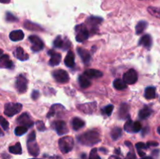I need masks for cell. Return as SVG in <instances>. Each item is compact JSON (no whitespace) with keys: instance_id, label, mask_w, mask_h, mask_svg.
Wrapping results in <instances>:
<instances>
[{"instance_id":"1","label":"cell","mask_w":160,"mask_h":159,"mask_svg":"<svg viewBox=\"0 0 160 159\" xmlns=\"http://www.w3.org/2000/svg\"><path fill=\"white\" fill-rule=\"evenodd\" d=\"M78 140L81 144L85 146H93L101 141V137L98 132L95 130L88 131L78 137Z\"/></svg>"},{"instance_id":"2","label":"cell","mask_w":160,"mask_h":159,"mask_svg":"<svg viewBox=\"0 0 160 159\" xmlns=\"http://www.w3.org/2000/svg\"><path fill=\"white\" fill-rule=\"evenodd\" d=\"M59 150L62 151L63 154L70 152L72 151L74 145V141H73V137L66 136V137H61L59 140Z\"/></svg>"},{"instance_id":"3","label":"cell","mask_w":160,"mask_h":159,"mask_svg":"<svg viewBox=\"0 0 160 159\" xmlns=\"http://www.w3.org/2000/svg\"><path fill=\"white\" fill-rule=\"evenodd\" d=\"M22 104L20 103H7L5 104L4 114L6 116L12 117L21 111Z\"/></svg>"},{"instance_id":"4","label":"cell","mask_w":160,"mask_h":159,"mask_svg":"<svg viewBox=\"0 0 160 159\" xmlns=\"http://www.w3.org/2000/svg\"><path fill=\"white\" fill-rule=\"evenodd\" d=\"M75 31H76V40L78 42H83L88 38L89 32L84 24L77 26Z\"/></svg>"},{"instance_id":"5","label":"cell","mask_w":160,"mask_h":159,"mask_svg":"<svg viewBox=\"0 0 160 159\" xmlns=\"http://www.w3.org/2000/svg\"><path fill=\"white\" fill-rule=\"evenodd\" d=\"M52 76L56 82L60 84H65L67 83L70 80L68 73L63 70H57L52 72Z\"/></svg>"},{"instance_id":"6","label":"cell","mask_w":160,"mask_h":159,"mask_svg":"<svg viewBox=\"0 0 160 159\" xmlns=\"http://www.w3.org/2000/svg\"><path fill=\"white\" fill-rule=\"evenodd\" d=\"M28 81L23 75H19L16 80V88L20 94L25 93L28 89Z\"/></svg>"},{"instance_id":"7","label":"cell","mask_w":160,"mask_h":159,"mask_svg":"<svg viewBox=\"0 0 160 159\" xmlns=\"http://www.w3.org/2000/svg\"><path fill=\"white\" fill-rule=\"evenodd\" d=\"M29 41L31 44V50L34 51H39L43 49L44 43L40 37L36 35H31L29 37Z\"/></svg>"},{"instance_id":"8","label":"cell","mask_w":160,"mask_h":159,"mask_svg":"<svg viewBox=\"0 0 160 159\" xmlns=\"http://www.w3.org/2000/svg\"><path fill=\"white\" fill-rule=\"evenodd\" d=\"M123 80L127 84H134L138 81V73L134 70H128L123 74Z\"/></svg>"},{"instance_id":"9","label":"cell","mask_w":160,"mask_h":159,"mask_svg":"<svg viewBox=\"0 0 160 159\" xmlns=\"http://www.w3.org/2000/svg\"><path fill=\"white\" fill-rule=\"evenodd\" d=\"M52 126L59 136H62L68 132V128H67V124L62 120H57V121L54 122Z\"/></svg>"},{"instance_id":"10","label":"cell","mask_w":160,"mask_h":159,"mask_svg":"<svg viewBox=\"0 0 160 159\" xmlns=\"http://www.w3.org/2000/svg\"><path fill=\"white\" fill-rule=\"evenodd\" d=\"M17 121L19 124H20V126H23L27 128L31 127L34 125V122L32 121L31 116L28 113H23L20 115Z\"/></svg>"},{"instance_id":"11","label":"cell","mask_w":160,"mask_h":159,"mask_svg":"<svg viewBox=\"0 0 160 159\" xmlns=\"http://www.w3.org/2000/svg\"><path fill=\"white\" fill-rule=\"evenodd\" d=\"M28 152L31 155L34 157H37L39 154L40 150L38 143H36L35 140H28Z\"/></svg>"},{"instance_id":"12","label":"cell","mask_w":160,"mask_h":159,"mask_svg":"<svg viewBox=\"0 0 160 159\" xmlns=\"http://www.w3.org/2000/svg\"><path fill=\"white\" fill-rule=\"evenodd\" d=\"M48 54L50 55L49 59V65L52 66H55V65H58L61 62V54L56 52V51L50 50L48 51Z\"/></svg>"},{"instance_id":"13","label":"cell","mask_w":160,"mask_h":159,"mask_svg":"<svg viewBox=\"0 0 160 159\" xmlns=\"http://www.w3.org/2000/svg\"><path fill=\"white\" fill-rule=\"evenodd\" d=\"M14 65L13 62L9 59L8 55H2L0 57V68L12 69Z\"/></svg>"},{"instance_id":"14","label":"cell","mask_w":160,"mask_h":159,"mask_svg":"<svg viewBox=\"0 0 160 159\" xmlns=\"http://www.w3.org/2000/svg\"><path fill=\"white\" fill-rule=\"evenodd\" d=\"M14 56L20 61H26L29 59V55L25 52L21 47H17L14 51Z\"/></svg>"},{"instance_id":"15","label":"cell","mask_w":160,"mask_h":159,"mask_svg":"<svg viewBox=\"0 0 160 159\" xmlns=\"http://www.w3.org/2000/svg\"><path fill=\"white\" fill-rule=\"evenodd\" d=\"M119 117L120 119H126L129 118V106L127 104H122L119 110Z\"/></svg>"},{"instance_id":"16","label":"cell","mask_w":160,"mask_h":159,"mask_svg":"<svg viewBox=\"0 0 160 159\" xmlns=\"http://www.w3.org/2000/svg\"><path fill=\"white\" fill-rule=\"evenodd\" d=\"M102 18L98 17H90L88 19V23L92 26V30L93 31H96L97 26H98V24L102 22Z\"/></svg>"},{"instance_id":"17","label":"cell","mask_w":160,"mask_h":159,"mask_svg":"<svg viewBox=\"0 0 160 159\" xmlns=\"http://www.w3.org/2000/svg\"><path fill=\"white\" fill-rule=\"evenodd\" d=\"M24 37V34L21 30H17L13 31L9 34V38L12 41H18L23 40Z\"/></svg>"},{"instance_id":"18","label":"cell","mask_w":160,"mask_h":159,"mask_svg":"<svg viewBox=\"0 0 160 159\" xmlns=\"http://www.w3.org/2000/svg\"><path fill=\"white\" fill-rule=\"evenodd\" d=\"M138 44L139 45H142V46L145 47V48H149L152 46V39L151 36L149 34H145V35L142 36L141 37Z\"/></svg>"},{"instance_id":"19","label":"cell","mask_w":160,"mask_h":159,"mask_svg":"<svg viewBox=\"0 0 160 159\" xmlns=\"http://www.w3.org/2000/svg\"><path fill=\"white\" fill-rule=\"evenodd\" d=\"M64 110H65V108L62 105H61V104H54V105H52L51 107L50 112L47 115V117L50 118V117L53 116V115H56L57 114V112H59V113L62 114V112H64Z\"/></svg>"},{"instance_id":"20","label":"cell","mask_w":160,"mask_h":159,"mask_svg":"<svg viewBox=\"0 0 160 159\" xmlns=\"http://www.w3.org/2000/svg\"><path fill=\"white\" fill-rule=\"evenodd\" d=\"M96 103H88V104H84L82 105L78 106L80 109L83 112L87 114H91L94 112V110L96 108Z\"/></svg>"},{"instance_id":"21","label":"cell","mask_w":160,"mask_h":159,"mask_svg":"<svg viewBox=\"0 0 160 159\" xmlns=\"http://www.w3.org/2000/svg\"><path fill=\"white\" fill-rule=\"evenodd\" d=\"M84 75L85 76H87L88 78H99L102 76L103 73L101 71H99V70L90 69V70H88L86 71H84Z\"/></svg>"},{"instance_id":"22","label":"cell","mask_w":160,"mask_h":159,"mask_svg":"<svg viewBox=\"0 0 160 159\" xmlns=\"http://www.w3.org/2000/svg\"><path fill=\"white\" fill-rule=\"evenodd\" d=\"M54 46L56 48H63V49H67L70 46V42L65 41L62 39L61 36H57L54 40Z\"/></svg>"},{"instance_id":"23","label":"cell","mask_w":160,"mask_h":159,"mask_svg":"<svg viewBox=\"0 0 160 159\" xmlns=\"http://www.w3.org/2000/svg\"><path fill=\"white\" fill-rule=\"evenodd\" d=\"M78 52L79 54L80 57L81 58L84 62H88L91 59V54L88 50L84 49L83 48H78Z\"/></svg>"},{"instance_id":"24","label":"cell","mask_w":160,"mask_h":159,"mask_svg":"<svg viewBox=\"0 0 160 159\" xmlns=\"http://www.w3.org/2000/svg\"><path fill=\"white\" fill-rule=\"evenodd\" d=\"M74 54H73V51H68L67 53V56L65 58V60H64V62H65V65H67V67H73V65H75V62H74Z\"/></svg>"},{"instance_id":"25","label":"cell","mask_w":160,"mask_h":159,"mask_svg":"<svg viewBox=\"0 0 160 159\" xmlns=\"http://www.w3.org/2000/svg\"><path fill=\"white\" fill-rule=\"evenodd\" d=\"M84 126H85V122L81 119V118L75 117L72 120V126H73V129H75V130H78V129L84 127Z\"/></svg>"},{"instance_id":"26","label":"cell","mask_w":160,"mask_h":159,"mask_svg":"<svg viewBox=\"0 0 160 159\" xmlns=\"http://www.w3.org/2000/svg\"><path fill=\"white\" fill-rule=\"evenodd\" d=\"M78 81H79L80 86H81V88H88L91 86L92 83L89 80L87 76H85L84 75H81L78 77Z\"/></svg>"},{"instance_id":"27","label":"cell","mask_w":160,"mask_h":159,"mask_svg":"<svg viewBox=\"0 0 160 159\" xmlns=\"http://www.w3.org/2000/svg\"><path fill=\"white\" fill-rule=\"evenodd\" d=\"M152 112V109L150 108L149 107L145 106V107L142 109H141V111L139 112V117H140V118H142V119H145V118H148V117L151 115Z\"/></svg>"},{"instance_id":"28","label":"cell","mask_w":160,"mask_h":159,"mask_svg":"<svg viewBox=\"0 0 160 159\" xmlns=\"http://www.w3.org/2000/svg\"><path fill=\"white\" fill-rule=\"evenodd\" d=\"M145 97L146 99L151 100L156 97V88L154 87H148L145 90Z\"/></svg>"},{"instance_id":"29","label":"cell","mask_w":160,"mask_h":159,"mask_svg":"<svg viewBox=\"0 0 160 159\" xmlns=\"http://www.w3.org/2000/svg\"><path fill=\"white\" fill-rule=\"evenodd\" d=\"M147 26H148V23L146 21H145V20H141V21H139L138 23V24L136 25V34H141L146 29Z\"/></svg>"},{"instance_id":"30","label":"cell","mask_w":160,"mask_h":159,"mask_svg":"<svg viewBox=\"0 0 160 159\" xmlns=\"http://www.w3.org/2000/svg\"><path fill=\"white\" fill-rule=\"evenodd\" d=\"M113 86L117 90H123V89L127 88V84L123 81V80L121 79H116L115 80L113 81Z\"/></svg>"},{"instance_id":"31","label":"cell","mask_w":160,"mask_h":159,"mask_svg":"<svg viewBox=\"0 0 160 159\" xmlns=\"http://www.w3.org/2000/svg\"><path fill=\"white\" fill-rule=\"evenodd\" d=\"M24 27L26 28V29L30 30V31H42V30L39 25L32 23V22L28 21V20L25 21Z\"/></svg>"},{"instance_id":"32","label":"cell","mask_w":160,"mask_h":159,"mask_svg":"<svg viewBox=\"0 0 160 159\" xmlns=\"http://www.w3.org/2000/svg\"><path fill=\"white\" fill-rule=\"evenodd\" d=\"M9 152L14 154H22V147L20 143H17L13 146H11L9 147Z\"/></svg>"},{"instance_id":"33","label":"cell","mask_w":160,"mask_h":159,"mask_svg":"<svg viewBox=\"0 0 160 159\" xmlns=\"http://www.w3.org/2000/svg\"><path fill=\"white\" fill-rule=\"evenodd\" d=\"M122 135V129L120 127H114L111 131V137L112 140H117L121 137Z\"/></svg>"},{"instance_id":"34","label":"cell","mask_w":160,"mask_h":159,"mask_svg":"<svg viewBox=\"0 0 160 159\" xmlns=\"http://www.w3.org/2000/svg\"><path fill=\"white\" fill-rule=\"evenodd\" d=\"M148 12H149L151 15L154 16V17L160 19V8L149 6V7L148 8Z\"/></svg>"},{"instance_id":"35","label":"cell","mask_w":160,"mask_h":159,"mask_svg":"<svg viewBox=\"0 0 160 159\" xmlns=\"http://www.w3.org/2000/svg\"><path fill=\"white\" fill-rule=\"evenodd\" d=\"M124 130L128 132H134V122L128 119L124 125Z\"/></svg>"},{"instance_id":"36","label":"cell","mask_w":160,"mask_h":159,"mask_svg":"<svg viewBox=\"0 0 160 159\" xmlns=\"http://www.w3.org/2000/svg\"><path fill=\"white\" fill-rule=\"evenodd\" d=\"M27 131H28V128L23 126H19L17 127H16L14 132H15V134L17 136H22L24 133H26Z\"/></svg>"},{"instance_id":"37","label":"cell","mask_w":160,"mask_h":159,"mask_svg":"<svg viewBox=\"0 0 160 159\" xmlns=\"http://www.w3.org/2000/svg\"><path fill=\"white\" fill-rule=\"evenodd\" d=\"M114 108V106L112 104H109V105L106 106L105 108H102V113L104 115H106L107 116L110 115L112 113V111H113Z\"/></svg>"},{"instance_id":"38","label":"cell","mask_w":160,"mask_h":159,"mask_svg":"<svg viewBox=\"0 0 160 159\" xmlns=\"http://www.w3.org/2000/svg\"><path fill=\"white\" fill-rule=\"evenodd\" d=\"M0 126L2 127V129L4 130H7L9 129V123H8L7 120L5 118H3L2 116H0Z\"/></svg>"},{"instance_id":"39","label":"cell","mask_w":160,"mask_h":159,"mask_svg":"<svg viewBox=\"0 0 160 159\" xmlns=\"http://www.w3.org/2000/svg\"><path fill=\"white\" fill-rule=\"evenodd\" d=\"M6 20L8 22H15L17 21V18L11 12H7L6 14Z\"/></svg>"},{"instance_id":"40","label":"cell","mask_w":160,"mask_h":159,"mask_svg":"<svg viewBox=\"0 0 160 159\" xmlns=\"http://www.w3.org/2000/svg\"><path fill=\"white\" fill-rule=\"evenodd\" d=\"M89 159H101L100 158L99 156H98V153H97L96 148H93V149L91 151L90 156H89Z\"/></svg>"},{"instance_id":"41","label":"cell","mask_w":160,"mask_h":159,"mask_svg":"<svg viewBox=\"0 0 160 159\" xmlns=\"http://www.w3.org/2000/svg\"><path fill=\"white\" fill-rule=\"evenodd\" d=\"M36 126H37V129L39 131H45V126L43 122L42 121H37L36 122Z\"/></svg>"},{"instance_id":"42","label":"cell","mask_w":160,"mask_h":159,"mask_svg":"<svg viewBox=\"0 0 160 159\" xmlns=\"http://www.w3.org/2000/svg\"><path fill=\"white\" fill-rule=\"evenodd\" d=\"M142 129V125L138 121L134 122V132H138Z\"/></svg>"},{"instance_id":"43","label":"cell","mask_w":160,"mask_h":159,"mask_svg":"<svg viewBox=\"0 0 160 159\" xmlns=\"http://www.w3.org/2000/svg\"><path fill=\"white\" fill-rule=\"evenodd\" d=\"M136 148L138 150H143V149H146L147 146L144 143H136Z\"/></svg>"},{"instance_id":"44","label":"cell","mask_w":160,"mask_h":159,"mask_svg":"<svg viewBox=\"0 0 160 159\" xmlns=\"http://www.w3.org/2000/svg\"><path fill=\"white\" fill-rule=\"evenodd\" d=\"M39 97V92L38 90H33L32 94H31V98L33 100H37Z\"/></svg>"},{"instance_id":"45","label":"cell","mask_w":160,"mask_h":159,"mask_svg":"<svg viewBox=\"0 0 160 159\" xmlns=\"http://www.w3.org/2000/svg\"><path fill=\"white\" fill-rule=\"evenodd\" d=\"M159 143H156V142H148L147 143V146H158Z\"/></svg>"},{"instance_id":"46","label":"cell","mask_w":160,"mask_h":159,"mask_svg":"<svg viewBox=\"0 0 160 159\" xmlns=\"http://www.w3.org/2000/svg\"><path fill=\"white\" fill-rule=\"evenodd\" d=\"M138 154L141 156V157H144V156L145 155V153L143 152V151H142V150H138Z\"/></svg>"},{"instance_id":"47","label":"cell","mask_w":160,"mask_h":159,"mask_svg":"<svg viewBox=\"0 0 160 159\" xmlns=\"http://www.w3.org/2000/svg\"><path fill=\"white\" fill-rule=\"evenodd\" d=\"M9 2H10V0H0L1 3H9Z\"/></svg>"},{"instance_id":"48","label":"cell","mask_w":160,"mask_h":159,"mask_svg":"<svg viewBox=\"0 0 160 159\" xmlns=\"http://www.w3.org/2000/svg\"><path fill=\"white\" fill-rule=\"evenodd\" d=\"M120 149H117V150H115V153L116 154H120Z\"/></svg>"},{"instance_id":"49","label":"cell","mask_w":160,"mask_h":159,"mask_svg":"<svg viewBox=\"0 0 160 159\" xmlns=\"http://www.w3.org/2000/svg\"><path fill=\"white\" fill-rule=\"evenodd\" d=\"M2 136H4V132L2 131V129H0V137H2Z\"/></svg>"},{"instance_id":"50","label":"cell","mask_w":160,"mask_h":159,"mask_svg":"<svg viewBox=\"0 0 160 159\" xmlns=\"http://www.w3.org/2000/svg\"><path fill=\"white\" fill-rule=\"evenodd\" d=\"M141 159H152V158L150 157H142V158Z\"/></svg>"},{"instance_id":"51","label":"cell","mask_w":160,"mask_h":159,"mask_svg":"<svg viewBox=\"0 0 160 159\" xmlns=\"http://www.w3.org/2000/svg\"><path fill=\"white\" fill-rule=\"evenodd\" d=\"M157 131H158V132H159V134L160 135V126H159V127H158Z\"/></svg>"},{"instance_id":"52","label":"cell","mask_w":160,"mask_h":159,"mask_svg":"<svg viewBox=\"0 0 160 159\" xmlns=\"http://www.w3.org/2000/svg\"><path fill=\"white\" fill-rule=\"evenodd\" d=\"M3 53V51L2 49H0V55H2V54Z\"/></svg>"},{"instance_id":"53","label":"cell","mask_w":160,"mask_h":159,"mask_svg":"<svg viewBox=\"0 0 160 159\" xmlns=\"http://www.w3.org/2000/svg\"><path fill=\"white\" fill-rule=\"evenodd\" d=\"M115 159H120L119 157H115Z\"/></svg>"},{"instance_id":"54","label":"cell","mask_w":160,"mask_h":159,"mask_svg":"<svg viewBox=\"0 0 160 159\" xmlns=\"http://www.w3.org/2000/svg\"><path fill=\"white\" fill-rule=\"evenodd\" d=\"M31 159H39V158H31Z\"/></svg>"},{"instance_id":"55","label":"cell","mask_w":160,"mask_h":159,"mask_svg":"<svg viewBox=\"0 0 160 159\" xmlns=\"http://www.w3.org/2000/svg\"><path fill=\"white\" fill-rule=\"evenodd\" d=\"M109 159H111V158H109Z\"/></svg>"}]
</instances>
